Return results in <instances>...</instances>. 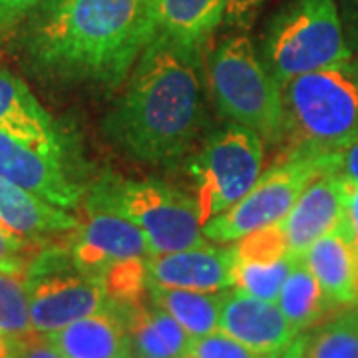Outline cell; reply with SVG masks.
I'll list each match as a JSON object with an SVG mask.
<instances>
[{"label": "cell", "mask_w": 358, "mask_h": 358, "mask_svg": "<svg viewBox=\"0 0 358 358\" xmlns=\"http://www.w3.org/2000/svg\"><path fill=\"white\" fill-rule=\"evenodd\" d=\"M14 32L40 76L117 88L155 36L154 0H42Z\"/></svg>", "instance_id": "1"}, {"label": "cell", "mask_w": 358, "mask_h": 358, "mask_svg": "<svg viewBox=\"0 0 358 358\" xmlns=\"http://www.w3.org/2000/svg\"><path fill=\"white\" fill-rule=\"evenodd\" d=\"M199 50L155 32L141 52L106 120V134L129 157L166 166L187 154L203 124Z\"/></svg>", "instance_id": "2"}, {"label": "cell", "mask_w": 358, "mask_h": 358, "mask_svg": "<svg viewBox=\"0 0 358 358\" xmlns=\"http://www.w3.org/2000/svg\"><path fill=\"white\" fill-rule=\"evenodd\" d=\"M282 143L289 155H333L358 141V56L281 86Z\"/></svg>", "instance_id": "3"}, {"label": "cell", "mask_w": 358, "mask_h": 358, "mask_svg": "<svg viewBox=\"0 0 358 358\" xmlns=\"http://www.w3.org/2000/svg\"><path fill=\"white\" fill-rule=\"evenodd\" d=\"M352 56L336 0H289L267 26L261 50L279 86Z\"/></svg>", "instance_id": "4"}, {"label": "cell", "mask_w": 358, "mask_h": 358, "mask_svg": "<svg viewBox=\"0 0 358 358\" xmlns=\"http://www.w3.org/2000/svg\"><path fill=\"white\" fill-rule=\"evenodd\" d=\"M207 82L219 114L261 136L271 145L282 143L281 86L271 76L253 42L231 36L207 62Z\"/></svg>", "instance_id": "5"}, {"label": "cell", "mask_w": 358, "mask_h": 358, "mask_svg": "<svg viewBox=\"0 0 358 358\" xmlns=\"http://www.w3.org/2000/svg\"><path fill=\"white\" fill-rule=\"evenodd\" d=\"M94 189L138 225L152 255L207 243L193 197L157 179L102 178Z\"/></svg>", "instance_id": "6"}, {"label": "cell", "mask_w": 358, "mask_h": 358, "mask_svg": "<svg viewBox=\"0 0 358 358\" xmlns=\"http://www.w3.org/2000/svg\"><path fill=\"white\" fill-rule=\"evenodd\" d=\"M263 166L265 141L255 131L233 122L211 131L189 162L193 201L201 223L237 203L261 178Z\"/></svg>", "instance_id": "7"}, {"label": "cell", "mask_w": 358, "mask_h": 358, "mask_svg": "<svg viewBox=\"0 0 358 358\" xmlns=\"http://www.w3.org/2000/svg\"><path fill=\"white\" fill-rule=\"evenodd\" d=\"M24 281L36 333H54L110 303L102 281L78 267L66 245H42L32 253Z\"/></svg>", "instance_id": "8"}, {"label": "cell", "mask_w": 358, "mask_h": 358, "mask_svg": "<svg viewBox=\"0 0 358 358\" xmlns=\"http://www.w3.org/2000/svg\"><path fill=\"white\" fill-rule=\"evenodd\" d=\"M329 157L331 155H289L268 167L237 203L203 223L207 241L235 243L253 231L279 225L313 176L327 166Z\"/></svg>", "instance_id": "9"}, {"label": "cell", "mask_w": 358, "mask_h": 358, "mask_svg": "<svg viewBox=\"0 0 358 358\" xmlns=\"http://www.w3.org/2000/svg\"><path fill=\"white\" fill-rule=\"evenodd\" d=\"M84 217L66 237V247L82 271L102 277L103 271L129 259L152 255L145 235L126 215H122L98 189L86 192L82 201Z\"/></svg>", "instance_id": "10"}, {"label": "cell", "mask_w": 358, "mask_h": 358, "mask_svg": "<svg viewBox=\"0 0 358 358\" xmlns=\"http://www.w3.org/2000/svg\"><path fill=\"white\" fill-rule=\"evenodd\" d=\"M0 178L62 209H76L86 189L66 169L64 154L42 150L0 131Z\"/></svg>", "instance_id": "11"}, {"label": "cell", "mask_w": 358, "mask_h": 358, "mask_svg": "<svg viewBox=\"0 0 358 358\" xmlns=\"http://www.w3.org/2000/svg\"><path fill=\"white\" fill-rule=\"evenodd\" d=\"M219 331L257 352L277 357L299 336L275 301H263L233 287L223 291Z\"/></svg>", "instance_id": "12"}, {"label": "cell", "mask_w": 358, "mask_h": 358, "mask_svg": "<svg viewBox=\"0 0 358 358\" xmlns=\"http://www.w3.org/2000/svg\"><path fill=\"white\" fill-rule=\"evenodd\" d=\"M345 187L346 181L333 171L329 157L327 166L313 176L289 215L281 221L291 253L301 255L322 235L338 227L345 219Z\"/></svg>", "instance_id": "13"}, {"label": "cell", "mask_w": 358, "mask_h": 358, "mask_svg": "<svg viewBox=\"0 0 358 358\" xmlns=\"http://www.w3.org/2000/svg\"><path fill=\"white\" fill-rule=\"evenodd\" d=\"M148 279L159 287L189 291H225L231 287L233 247L205 243L173 253L150 255Z\"/></svg>", "instance_id": "14"}, {"label": "cell", "mask_w": 358, "mask_h": 358, "mask_svg": "<svg viewBox=\"0 0 358 358\" xmlns=\"http://www.w3.org/2000/svg\"><path fill=\"white\" fill-rule=\"evenodd\" d=\"M0 131L18 140L64 154V134L50 112L36 100L24 82L0 68Z\"/></svg>", "instance_id": "15"}, {"label": "cell", "mask_w": 358, "mask_h": 358, "mask_svg": "<svg viewBox=\"0 0 358 358\" xmlns=\"http://www.w3.org/2000/svg\"><path fill=\"white\" fill-rule=\"evenodd\" d=\"M0 225L26 243L40 245L76 229L78 217L0 178Z\"/></svg>", "instance_id": "16"}, {"label": "cell", "mask_w": 358, "mask_h": 358, "mask_svg": "<svg viewBox=\"0 0 358 358\" xmlns=\"http://www.w3.org/2000/svg\"><path fill=\"white\" fill-rule=\"evenodd\" d=\"M46 336L64 358H131L134 355L126 322L112 303Z\"/></svg>", "instance_id": "17"}, {"label": "cell", "mask_w": 358, "mask_h": 358, "mask_svg": "<svg viewBox=\"0 0 358 358\" xmlns=\"http://www.w3.org/2000/svg\"><path fill=\"white\" fill-rule=\"evenodd\" d=\"M301 259L334 305H350L357 301L358 253L350 241L345 219L336 229L305 249Z\"/></svg>", "instance_id": "18"}, {"label": "cell", "mask_w": 358, "mask_h": 358, "mask_svg": "<svg viewBox=\"0 0 358 358\" xmlns=\"http://www.w3.org/2000/svg\"><path fill=\"white\" fill-rule=\"evenodd\" d=\"M227 0H155V32L201 48L225 20Z\"/></svg>", "instance_id": "19"}, {"label": "cell", "mask_w": 358, "mask_h": 358, "mask_svg": "<svg viewBox=\"0 0 358 358\" xmlns=\"http://www.w3.org/2000/svg\"><path fill=\"white\" fill-rule=\"evenodd\" d=\"M148 296L155 307L169 313L192 336H203L219 331L223 291H189L150 282Z\"/></svg>", "instance_id": "20"}, {"label": "cell", "mask_w": 358, "mask_h": 358, "mask_svg": "<svg viewBox=\"0 0 358 358\" xmlns=\"http://www.w3.org/2000/svg\"><path fill=\"white\" fill-rule=\"evenodd\" d=\"M277 305L296 333L315 327L331 308L336 307L324 294L320 282L305 265L301 255L296 259L293 271L289 273L287 281L282 282Z\"/></svg>", "instance_id": "21"}, {"label": "cell", "mask_w": 358, "mask_h": 358, "mask_svg": "<svg viewBox=\"0 0 358 358\" xmlns=\"http://www.w3.org/2000/svg\"><path fill=\"white\" fill-rule=\"evenodd\" d=\"M296 259L299 255L287 253L271 261H243V259H235L233 253L231 287L257 299L277 303L282 282L287 281L289 273L293 271Z\"/></svg>", "instance_id": "22"}, {"label": "cell", "mask_w": 358, "mask_h": 358, "mask_svg": "<svg viewBox=\"0 0 358 358\" xmlns=\"http://www.w3.org/2000/svg\"><path fill=\"white\" fill-rule=\"evenodd\" d=\"M305 358H358V308L334 317L307 336Z\"/></svg>", "instance_id": "23"}, {"label": "cell", "mask_w": 358, "mask_h": 358, "mask_svg": "<svg viewBox=\"0 0 358 358\" xmlns=\"http://www.w3.org/2000/svg\"><path fill=\"white\" fill-rule=\"evenodd\" d=\"M0 333L13 341L36 333L30 320V303L24 273L0 271Z\"/></svg>", "instance_id": "24"}, {"label": "cell", "mask_w": 358, "mask_h": 358, "mask_svg": "<svg viewBox=\"0 0 358 358\" xmlns=\"http://www.w3.org/2000/svg\"><path fill=\"white\" fill-rule=\"evenodd\" d=\"M233 253H235V259H243V261H271V259L287 255L291 251H289L287 237L279 223V225L263 227L241 237L233 245Z\"/></svg>", "instance_id": "25"}, {"label": "cell", "mask_w": 358, "mask_h": 358, "mask_svg": "<svg viewBox=\"0 0 358 358\" xmlns=\"http://www.w3.org/2000/svg\"><path fill=\"white\" fill-rule=\"evenodd\" d=\"M282 357V355H281ZM277 355L257 352L229 334L215 331L203 336H192L181 358H281Z\"/></svg>", "instance_id": "26"}, {"label": "cell", "mask_w": 358, "mask_h": 358, "mask_svg": "<svg viewBox=\"0 0 358 358\" xmlns=\"http://www.w3.org/2000/svg\"><path fill=\"white\" fill-rule=\"evenodd\" d=\"M30 247L24 239L13 235L8 229L0 225V271L6 273H24L30 261Z\"/></svg>", "instance_id": "27"}, {"label": "cell", "mask_w": 358, "mask_h": 358, "mask_svg": "<svg viewBox=\"0 0 358 358\" xmlns=\"http://www.w3.org/2000/svg\"><path fill=\"white\" fill-rule=\"evenodd\" d=\"M42 0H0V38L13 34Z\"/></svg>", "instance_id": "28"}, {"label": "cell", "mask_w": 358, "mask_h": 358, "mask_svg": "<svg viewBox=\"0 0 358 358\" xmlns=\"http://www.w3.org/2000/svg\"><path fill=\"white\" fill-rule=\"evenodd\" d=\"M16 358H64L58 348L42 333L28 334L26 338L16 341Z\"/></svg>", "instance_id": "29"}, {"label": "cell", "mask_w": 358, "mask_h": 358, "mask_svg": "<svg viewBox=\"0 0 358 358\" xmlns=\"http://www.w3.org/2000/svg\"><path fill=\"white\" fill-rule=\"evenodd\" d=\"M331 167L348 183H358V141L343 152L331 155Z\"/></svg>", "instance_id": "30"}, {"label": "cell", "mask_w": 358, "mask_h": 358, "mask_svg": "<svg viewBox=\"0 0 358 358\" xmlns=\"http://www.w3.org/2000/svg\"><path fill=\"white\" fill-rule=\"evenodd\" d=\"M345 223L350 241L358 253V183H348L345 187Z\"/></svg>", "instance_id": "31"}, {"label": "cell", "mask_w": 358, "mask_h": 358, "mask_svg": "<svg viewBox=\"0 0 358 358\" xmlns=\"http://www.w3.org/2000/svg\"><path fill=\"white\" fill-rule=\"evenodd\" d=\"M267 0H227V13L225 18L231 24H249L257 10L265 4Z\"/></svg>", "instance_id": "32"}, {"label": "cell", "mask_w": 358, "mask_h": 358, "mask_svg": "<svg viewBox=\"0 0 358 358\" xmlns=\"http://www.w3.org/2000/svg\"><path fill=\"white\" fill-rule=\"evenodd\" d=\"M343 26L345 34L350 36L352 52L358 50V0H343Z\"/></svg>", "instance_id": "33"}, {"label": "cell", "mask_w": 358, "mask_h": 358, "mask_svg": "<svg viewBox=\"0 0 358 358\" xmlns=\"http://www.w3.org/2000/svg\"><path fill=\"white\" fill-rule=\"evenodd\" d=\"M305 346H307V336H303L299 341L294 338L293 345L282 352L281 358H305Z\"/></svg>", "instance_id": "34"}, {"label": "cell", "mask_w": 358, "mask_h": 358, "mask_svg": "<svg viewBox=\"0 0 358 358\" xmlns=\"http://www.w3.org/2000/svg\"><path fill=\"white\" fill-rule=\"evenodd\" d=\"M0 358H16V341L0 333Z\"/></svg>", "instance_id": "35"}, {"label": "cell", "mask_w": 358, "mask_h": 358, "mask_svg": "<svg viewBox=\"0 0 358 358\" xmlns=\"http://www.w3.org/2000/svg\"><path fill=\"white\" fill-rule=\"evenodd\" d=\"M131 358H169V357H148V355H131Z\"/></svg>", "instance_id": "36"}, {"label": "cell", "mask_w": 358, "mask_h": 358, "mask_svg": "<svg viewBox=\"0 0 358 358\" xmlns=\"http://www.w3.org/2000/svg\"><path fill=\"white\" fill-rule=\"evenodd\" d=\"M154 4H155V0H154Z\"/></svg>", "instance_id": "37"}]
</instances>
